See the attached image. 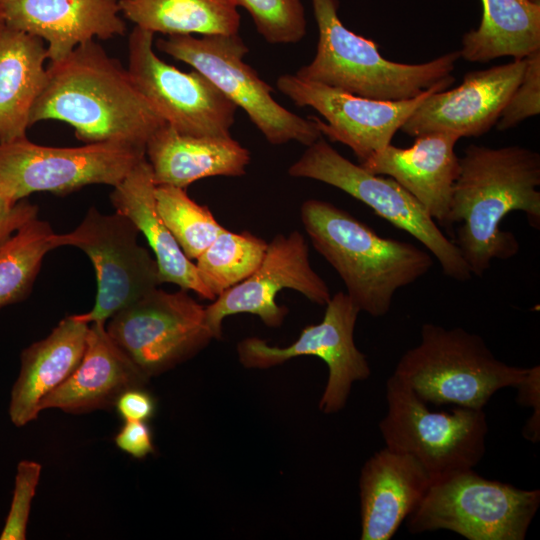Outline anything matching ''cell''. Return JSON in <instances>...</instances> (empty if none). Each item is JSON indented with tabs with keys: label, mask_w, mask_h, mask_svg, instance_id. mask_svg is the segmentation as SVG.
Here are the masks:
<instances>
[{
	"label": "cell",
	"mask_w": 540,
	"mask_h": 540,
	"mask_svg": "<svg viewBox=\"0 0 540 540\" xmlns=\"http://www.w3.org/2000/svg\"><path fill=\"white\" fill-rule=\"evenodd\" d=\"M459 165L449 228L460 223L453 242L472 275L481 277L494 259L506 260L519 251L515 235L500 227L509 213L521 211L533 228H540V155L517 145L470 144Z\"/></svg>",
	"instance_id": "obj_1"
},
{
	"label": "cell",
	"mask_w": 540,
	"mask_h": 540,
	"mask_svg": "<svg viewBox=\"0 0 540 540\" xmlns=\"http://www.w3.org/2000/svg\"><path fill=\"white\" fill-rule=\"evenodd\" d=\"M44 120L70 125L85 144L123 142L142 148L166 124L139 92L128 69L95 40L50 62L30 126Z\"/></svg>",
	"instance_id": "obj_2"
},
{
	"label": "cell",
	"mask_w": 540,
	"mask_h": 540,
	"mask_svg": "<svg viewBox=\"0 0 540 540\" xmlns=\"http://www.w3.org/2000/svg\"><path fill=\"white\" fill-rule=\"evenodd\" d=\"M300 218L315 250L344 282L347 295L373 317L386 315L396 291L417 281L434 264L431 255L416 245L381 237L330 202L304 201Z\"/></svg>",
	"instance_id": "obj_3"
},
{
	"label": "cell",
	"mask_w": 540,
	"mask_h": 540,
	"mask_svg": "<svg viewBox=\"0 0 540 540\" xmlns=\"http://www.w3.org/2000/svg\"><path fill=\"white\" fill-rule=\"evenodd\" d=\"M318 28L313 60L296 75L344 92L384 101H402L437 86L448 88L460 52L406 64L384 58L377 43L349 30L338 15L339 0H311Z\"/></svg>",
	"instance_id": "obj_4"
},
{
	"label": "cell",
	"mask_w": 540,
	"mask_h": 540,
	"mask_svg": "<svg viewBox=\"0 0 540 540\" xmlns=\"http://www.w3.org/2000/svg\"><path fill=\"white\" fill-rule=\"evenodd\" d=\"M420 336L393 374L426 403L483 409L497 391L515 388L529 370L500 361L481 336L461 327L425 323Z\"/></svg>",
	"instance_id": "obj_5"
},
{
	"label": "cell",
	"mask_w": 540,
	"mask_h": 540,
	"mask_svg": "<svg viewBox=\"0 0 540 540\" xmlns=\"http://www.w3.org/2000/svg\"><path fill=\"white\" fill-rule=\"evenodd\" d=\"M540 505V490H526L461 470L431 481L408 516L413 534L449 530L468 540H523Z\"/></svg>",
	"instance_id": "obj_6"
},
{
	"label": "cell",
	"mask_w": 540,
	"mask_h": 540,
	"mask_svg": "<svg viewBox=\"0 0 540 540\" xmlns=\"http://www.w3.org/2000/svg\"><path fill=\"white\" fill-rule=\"evenodd\" d=\"M387 413L379 428L385 447L416 458L435 480L474 468L485 454L483 409L432 411L395 374L386 382Z\"/></svg>",
	"instance_id": "obj_7"
},
{
	"label": "cell",
	"mask_w": 540,
	"mask_h": 540,
	"mask_svg": "<svg viewBox=\"0 0 540 540\" xmlns=\"http://www.w3.org/2000/svg\"><path fill=\"white\" fill-rule=\"evenodd\" d=\"M157 48L207 77L274 145L290 141L310 146L323 135L312 117L302 118L281 106L273 88L243 61L248 47L239 34L170 35Z\"/></svg>",
	"instance_id": "obj_8"
},
{
	"label": "cell",
	"mask_w": 540,
	"mask_h": 540,
	"mask_svg": "<svg viewBox=\"0 0 540 540\" xmlns=\"http://www.w3.org/2000/svg\"><path fill=\"white\" fill-rule=\"evenodd\" d=\"M288 174L336 187L363 202L383 219L422 243L443 273L464 282L472 273L453 240L446 237L425 208L392 178L368 172L346 159L320 137L294 162Z\"/></svg>",
	"instance_id": "obj_9"
},
{
	"label": "cell",
	"mask_w": 540,
	"mask_h": 540,
	"mask_svg": "<svg viewBox=\"0 0 540 540\" xmlns=\"http://www.w3.org/2000/svg\"><path fill=\"white\" fill-rule=\"evenodd\" d=\"M144 158L123 142L43 146L27 137L0 142V190L16 203L35 192L65 195L92 184L115 187Z\"/></svg>",
	"instance_id": "obj_10"
},
{
	"label": "cell",
	"mask_w": 540,
	"mask_h": 540,
	"mask_svg": "<svg viewBox=\"0 0 540 540\" xmlns=\"http://www.w3.org/2000/svg\"><path fill=\"white\" fill-rule=\"evenodd\" d=\"M139 231L124 215L103 214L90 207L71 232L54 234V249L73 246L91 260L96 274L97 294L93 308L74 317L85 323L106 325L127 307L161 282L158 266L150 252L138 243Z\"/></svg>",
	"instance_id": "obj_11"
},
{
	"label": "cell",
	"mask_w": 540,
	"mask_h": 540,
	"mask_svg": "<svg viewBox=\"0 0 540 540\" xmlns=\"http://www.w3.org/2000/svg\"><path fill=\"white\" fill-rule=\"evenodd\" d=\"M105 327L149 378L189 360L214 339L205 306L184 289L170 293L157 287L115 313Z\"/></svg>",
	"instance_id": "obj_12"
},
{
	"label": "cell",
	"mask_w": 540,
	"mask_h": 540,
	"mask_svg": "<svg viewBox=\"0 0 540 540\" xmlns=\"http://www.w3.org/2000/svg\"><path fill=\"white\" fill-rule=\"evenodd\" d=\"M154 35L135 26L128 39L127 69L139 92L181 134L230 137L237 106L200 72H183L160 59Z\"/></svg>",
	"instance_id": "obj_13"
},
{
	"label": "cell",
	"mask_w": 540,
	"mask_h": 540,
	"mask_svg": "<svg viewBox=\"0 0 540 540\" xmlns=\"http://www.w3.org/2000/svg\"><path fill=\"white\" fill-rule=\"evenodd\" d=\"M360 312L347 293L337 292L327 302L322 321L306 326L292 344L281 348L247 337L237 344L238 359L246 368L266 369L299 356L320 358L328 367V380L319 409L326 414L338 412L344 408L353 383L371 374L366 356L354 342Z\"/></svg>",
	"instance_id": "obj_14"
},
{
	"label": "cell",
	"mask_w": 540,
	"mask_h": 540,
	"mask_svg": "<svg viewBox=\"0 0 540 540\" xmlns=\"http://www.w3.org/2000/svg\"><path fill=\"white\" fill-rule=\"evenodd\" d=\"M283 289L295 290L318 305H326L331 298L328 285L312 268L308 244L297 230L276 235L258 268L205 306L214 339L222 337L223 320L234 314H253L268 327H280L288 313L276 301Z\"/></svg>",
	"instance_id": "obj_15"
},
{
	"label": "cell",
	"mask_w": 540,
	"mask_h": 540,
	"mask_svg": "<svg viewBox=\"0 0 540 540\" xmlns=\"http://www.w3.org/2000/svg\"><path fill=\"white\" fill-rule=\"evenodd\" d=\"M277 88L300 107L315 109L326 122L312 116L322 135L348 146L359 164L391 144L395 133L432 93L446 89L437 86L417 97L402 101H384L353 95L296 74H284Z\"/></svg>",
	"instance_id": "obj_16"
},
{
	"label": "cell",
	"mask_w": 540,
	"mask_h": 540,
	"mask_svg": "<svg viewBox=\"0 0 540 540\" xmlns=\"http://www.w3.org/2000/svg\"><path fill=\"white\" fill-rule=\"evenodd\" d=\"M525 65V58L513 59L468 72L456 88L428 96L400 130L412 137L436 132L452 133L459 138L485 134L496 125L523 77Z\"/></svg>",
	"instance_id": "obj_17"
},
{
	"label": "cell",
	"mask_w": 540,
	"mask_h": 540,
	"mask_svg": "<svg viewBox=\"0 0 540 540\" xmlns=\"http://www.w3.org/2000/svg\"><path fill=\"white\" fill-rule=\"evenodd\" d=\"M0 20L45 41L50 62L95 38L107 40L126 32L119 0H0Z\"/></svg>",
	"instance_id": "obj_18"
},
{
	"label": "cell",
	"mask_w": 540,
	"mask_h": 540,
	"mask_svg": "<svg viewBox=\"0 0 540 540\" xmlns=\"http://www.w3.org/2000/svg\"><path fill=\"white\" fill-rule=\"evenodd\" d=\"M412 146L392 144L359 165L376 175H387L407 190L439 225L449 228L453 186L459 174L452 133H429L415 137Z\"/></svg>",
	"instance_id": "obj_19"
},
{
	"label": "cell",
	"mask_w": 540,
	"mask_h": 540,
	"mask_svg": "<svg viewBox=\"0 0 540 540\" xmlns=\"http://www.w3.org/2000/svg\"><path fill=\"white\" fill-rule=\"evenodd\" d=\"M431 477L413 456L387 447L359 476L362 540H389L425 496Z\"/></svg>",
	"instance_id": "obj_20"
},
{
	"label": "cell",
	"mask_w": 540,
	"mask_h": 540,
	"mask_svg": "<svg viewBox=\"0 0 540 540\" xmlns=\"http://www.w3.org/2000/svg\"><path fill=\"white\" fill-rule=\"evenodd\" d=\"M106 325L90 323L84 355L70 377L40 403V412L60 409L82 414L111 409L118 396L145 387L149 377L113 341Z\"/></svg>",
	"instance_id": "obj_21"
},
{
	"label": "cell",
	"mask_w": 540,
	"mask_h": 540,
	"mask_svg": "<svg viewBox=\"0 0 540 540\" xmlns=\"http://www.w3.org/2000/svg\"><path fill=\"white\" fill-rule=\"evenodd\" d=\"M89 325L67 316L47 337L22 351L8 408L15 426L36 420L41 401L75 371L86 349Z\"/></svg>",
	"instance_id": "obj_22"
},
{
	"label": "cell",
	"mask_w": 540,
	"mask_h": 540,
	"mask_svg": "<svg viewBox=\"0 0 540 540\" xmlns=\"http://www.w3.org/2000/svg\"><path fill=\"white\" fill-rule=\"evenodd\" d=\"M155 185L186 189L213 176L238 177L246 173L250 152L230 137L181 134L168 124L159 128L145 148Z\"/></svg>",
	"instance_id": "obj_23"
},
{
	"label": "cell",
	"mask_w": 540,
	"mask_h": 540,
	"mask_svg": "<svg viewBox=\"0 0 540 540\" xmlns=\"http://www.w3.org/2000/svg\"><path fill=\"white\" fill-rule=\"evenodd\" d=\"M152 169L144 158L110 194L116 212L126 216L146 238L158 266L162 283L192 290L204 299L214 297L201 281L196 265L189 259L161 219L155 203Z\"/></svg>",
	"instance_id": "obj_24"
},
{
	"label": "cell",
	"mask_w": 540,
	"mask_h": 540,
	"mask_svg": "<svg viewBox=\"0 0 540 540\" xmlns=\"http://www.w3.org/2000/svg\"><path fill=\"white\" fill-rule=\"evenodd\" d=\"M46 60L42 39L0 28V142L27 137L32 108L46 82Z\"/></svg>",
	"instance_id": "obj_25"
},
{
	"label": "cell",
	"mask_w": 540,
	"mask_h": 540,
	"mask_svg": "<svg viewBox=\"0 0 540 540\" xmlns=\"http://www.w3.org/2000/svg\"><path fill=\"white\" fill-rule=\"evenodd\" d=\"M477 29L462 37L460 57L486 63L510 56L523 59L540 49V0H481Z\"/></svg>",
	"instance_id": "obj_26"
},
{
	"label": "cell",
	"mask_w": 540,
	"mask_h": 540,
	"mask_svg": "<svg viewBox=\"0 0 540 540\" xmlns=\"http://www.w3.org/2000/svg\"><path fill=\"white\" fill-rule=\"evenodd\" d=\"M122 16L163 35H234L240 14L234 0H119Z\"/></svg>",
	"instance_id": "obj_27"
},
{
	"label": "cell",
	"mask_w": 540,
	"mask_h": 540,
	"mask_svg": "<svg viewBox=\"0 0 540 540\" xmlns=\"http://www.w3.org/2000/svg\"><path fill=\"white\" fill-rule=\"evenodd\" d=\"M54 234L48 222L35 218L0 245V309L29 295L45 255L54 249Z\"/></svg>",
	"instance_id": "obj_28"
},
{
	"label": "cell",
	"mask_w": 540,
	"mask_h": 540,
	"mask_svg": "<svg viewBox=\"0 0 540 540\" xmlns=\"http://www.w3.org/2000/svg\"><path fill=\"white\" fill-rule=\"evenodd\" d=\"M268 243L250 233L224 229L196 259L199 277L214 299L248 278L262 262Z\"/></svg>",
	"instance_id": "obj_29"
},
{
	"label": "cell",
	"mask_w": 540,
	"mask_h": 540,
	"mask_svg": "<svg viewBox=\"0 0 540 540\" xmlns=\"http://www.w3.org/2000/svg\"><path fill=\"white\" fill-rule=\"evenodd\" d=\"M157 211L184 254L196 260L225 229L206 205L192 200L184 188L156 185Z\"/></svg>",
	"instance_id": "obj_30"
},
{
	"label": "cell",
	"mask_w": 540,
	"mask_h": 540,
	"mask_svg": "<svg viewBox=\"0 0 540 540\" xmlns=\"http://www.w3.org/2000/svg\"><path fill=\"white\" fill-rule=\"evenodd\" d=\"M250 14L257 31L270 44L297 43L306 35L301 0H234Z\"/></svg>",
	"instance_id": "obj_31"
},
{
	"label": "cell",
	"mask_w": 540,
	"mask_h": 540,
	"mask_svg": "<svg viewBox=\"0 0 540 540\" xmlns=\"http://www.w3.org/2000/svg\"><path fill=\"white\" fill-rule=\"evenodd\" d=\"M42 466L32 460H22L17 465L14 489L0 540H24L32 500L40 480Z\"/></svg>",
	"instance_id": "obj_32"
},
{
	"label": "cell",
	"mask_w": 540,
	"mask_h": 540,
	"mask_svg": "<svg viewBox=\"0 0 540 540\" xmlns=\"http://www.w3.org/2000/svg\"><path fill=\"white\" fill-rule=\"evenodd\" d=\"M523 77L515 88L496 123L505 131L540 113V49L525 57Z\"/></svg>",
	"instance_id": "obj_33"
},
{
	"label": "cell",
	"mask_w": 540,
	"mask_h": 540,
	"mask_svg": "<svg viewBox=\"0 0 540 540\" xmlns=\"http://www.w3.org/2000/svg\"><path fill=\"white\" fill-rule=\"evenodd\" d=\"M516 401L522 406L531 407L532 416L528 419L522 434L528 441L537 443L540 440V367L529 368L526 376L515 387Z\"/></svg>",
	"instance_id": "obj_34"
},
{
	"label": "cell",
	"mask_w": 540,
	"mask_h": 540,
	"mask_svg": "<svg viewBox=\"0 0 540 540\" xmlns=\"http://www.w3.org/2000/svg\"><path fill=\"white\" fill-rule=\"evenodd\" d=\"M123 425L114 437L118 449L136 459H142L153 453V435L146 421H123Z\"/></svg>",
	"instance_id": "obj_35"
},
{
	"label": "cell",
	"mask_w": 540,
	"mask_h": 540,
	"mask_svg": "<svg viewBox=\"0 0 540 540\" xmlns=\"http://www.w3.org/2000/svg\"><path fill=\"white\" fill-rule=\"evenodd\" d=\"M114 408L123 421H148L156 411V400L145 387L130 388L122 392Z\"/></svg>",
	"instance_id": "obj_36"
},
{
	"label": "cell",
	"mask_w": 540,
	"mask_h": 540,
	"mask_svg": "<svg viewBox=\"0 0 540 540\" xmlns=\"http://www.w3.org/2000/svg\"><path fill=\"white\" fill-rule=\"evenodd\" d=\"M37 214V205L26 199L14 203L0 190V245Z\"/></svg>",
	"instance_id": "obj_37"
},
{
	"label": "cell",
	"mask_w": 540,
	"mask_h": 540,
	"mask_svg": "<svg viewBox=\"0 0 540 540\" xmlns=\"http://www.w3.org/2000/svg\"><path fill=\"white\" fill-rule=\"evenodd\" d=\"M2 26H3V24H2V22H1V20H0V28H1Z\"/></svg>",
	"instance_id": "obj_38"
}]
</instances>
